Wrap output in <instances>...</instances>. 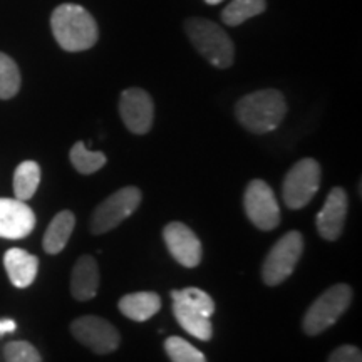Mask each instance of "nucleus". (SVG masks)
Returning a JSON list of instances; mask_svg holds the SVG:
<instances>
[{
    "mask_svg": "<svg viewBox=\"0 0 362 362\" xmlns=\"http://www.w3.org/2000/svg\"><path fill=\"white\" fill-rule=\"evenodd\" d=\"M51 27L57 44L67 52L88 51L99 37L94 17L84 7L76 4L59 6L52 12Z\"/></svg>",
    "mask_w": 362,
    "mask_h": 362,
    "instance_id": "nucleus-1",
    "label": "nucleus"
},
{
    "mask_svg": "<svg viewBox=\"0 0 362 362\" xmlns=\"http://www.w3.org/2000/svg\"><path fill=\"white\" fill-rule=\"evenodd\" d=\"M287 112L284 94L277 89H262L243 96L235 106V115L243 128L255 134L277 129Z\"/></svg>",
    "mask_w": 362,
    "mask_h": 362,
    "instance_id": "nucleus-2",
    "label": "nucleus"
},
{
    "mask_svg": "<svg viewBox=\"0 0 362 362\" xmlns=\"http://www.w3.org/2000/svg\"><path fill=\"white\" fill-rule=\"evenodd\" d=\"M185 30H187L194 49L210 64L218 67V69H226L233 64L235 45L228 34L215 22L194 17V19L185 22Z\"/></svg>",
    "mask_w": 362,
    "mask_h": 362,
    "instance_id": "nucleus-3",
    "label": "nucleus"
},
{
    "mask_svg": "<svg viewBox=\"0 0 362 362\" xmlns=\"http://www.w3.org/2000/svg\"><path fill=\"white\" fill-rule=\"evenodd\" d=\"M352 300V288L347 284L332 285L309 307L304 317V332L307 336H319L324 330L332 327L349 309Z\"/></svg>",
    "mask_w": 362,
    "mask_h": 362,
    "instance_id": "nucleus-4",
    "label": "nucleus"
},
{
    "mask_svg": "<svg viewBox=\"0 0 362 362\" xmlns=\"http://www.w3.org/2000/svg\"><path fill=\"white\" fill-rule=\"evenodd\" d=\"M304 252V238L297 230L285 233L282 238L272 247L262 267V277L270 287L280 285L292 275L298 259Z\"/></svg>",
    "mask_w": 362,
    "mask_h": 362,
    "instance_id": "nucleus-5",
    "label": "nucleus"
},
{
    "mask_svg": "<svg viewBox=\"0 0 362 362\" xmlns=\"http://www.w3.org/2000/svg\"><path fill=\"white\" fill-rule=\"evenodd\" d=\"M320 187V165L312 158L297 161L285 175L282 197L291 210H298L310 203Z\"/></svg>",
    "mask_w": 362,
    "mask_h": 362,
    "instance_id": "nucleus-6",
    "label": "nucleus"
},
{
    "mask_svg": "<svg viewBox=\"0 0 362 362\" xmlns=\"http://www.w3.org/2000/svg\"><path fill=\"white\" fill-rule=\"evenodd\" d=\"M141 203V192L136 187L117 189L94 210L90 230L94 235L111 232L117 225L131 216Z\"/></svg>",
    "mask_w": 362,
    "mask_h": 362,
    "instance_id": "nucleus-7",
    "label": "nucleus"
},
{
    "mask_svg": "<svg viewBox=\"0 0 362 362\" xmlns=\"http://www.w3.org/2000/svg\"><path fill=\"white\" fill-rule=\"evenodd\" d=\"M245 214L257 228L269 232L280 223V208L274 192L265 181L253 180L248 183L243 197Z\"/></svg>",
    "mask_w": 362,
    "mask_h": 362,
    "instance_id": "nucleus-8",
    "label": "nucleus"
},
{
    "mask_svg": "<svg viewBox=\"0 0 362 362\" xmlns=\"http://www.w3.org/2000/svg\"><path fill=\"white\" fill-rule=\"evenodd\" d=\"M74 339L96 354H110L119 347L121 336L117 329L98 315H84L71 324Z\"/></svg>",
    "mask_w": 362,
    "mask_h": 362,
    "instance_id": "nucleus-9",
    "label": "nucleus"
},
{
    "mask_svg": "<svg viewBox=\"0 0 362 362\" xmlns=\"http://www.w3.org/2000/svg\"><path fill=\"white\" fill-rule=\"evenodd\" d=\"M119 115L131 133L146 134L151 129L155 117L153 99L143 89H126L119 99Z\"/></svg>",
    "mask_w": 362,
    "mask_h": 362,
    "instance_id": "nucleus-10",
    "label": "nucleus"
},
{
    "mask_svg": "<svg viewBox=\"0 0 362 362\" xmlns=\"http://www.w3.org/2000/svg\"><path fill=\"white\" fill-rule=\"evenodd\" d=\"M163 238H165L168 252L178 264L187 269H194L202 262V242L185 223L173 221L166 225L163 230Z\"/></svg>",
    "mask_w": 362,
    "mask_h": 362,
    "instance_id": "nucleus-11",
    "label": "nucleus"
},
{
    "mask_svg": "<svg viewBox=\"0 0 362 362\" xmlns=\"http://www.w3.org/2000/svg\"><path fill=\"white\" fill-rule=\"evenodd\" d=\"M35 215L25 202L0 198V237L19 240L34 230Z\"/></svg>",
    "mask_w": 362,
    "mask_h": 362,
    "instance_id": "nucleus-12",
    "label": "nucleus"
},
{
    "mask_svg": "<svg viewBox=\"0 0 362 362\" xmlns=\"http://www.w3.org/2000/svg\"><path fill=\"white\" fill-rule=\"evenodd\" d=\"M347 193L342 188H334L325 198V205L317 215V230L325 240H337L341 237L347 215Z\"/></svg>",
    "mask_w": 362,
    "mask_h": 362,
    "instance_id": "nucleus-13",
    "label": "nucleus"
},
{
    "mask_svg": "<svg viewBox=\"0 0 362 362\" xmlns=\"http://www.w3.org/2000/svg\"><path fill=\"white\" fill-rule=\"evenodd\" d=\"M99 287V267L96 259L83 255L71 274V293L76 300L86 302L96 297Z\"/></svg>",
    "mask_w": 362,
    "mask_h": 362,
    "instance_id": "nucleus-14",
    "label": "nucleus"
},
{
    "mask_svg": "<svg viewBox=\"0 0 362 362\" xmlns=\"http://www.w3.org/2000/svg\"><path fill=\"white\" fill-rule=\"evenodd\" d=\"M4 265H6L12 285L17 288L29 287L37 277L39 259L35 255H30L29 252L22 250V248L7 250L4 255Z\"/></svg>",
    "mask_w": 362,
    "mask_h": 362,
    "instance_id": "nucleus-15",
    "label": "nucleus"
},
{
    "mask_svg": "<svg viewBox=\"0 0 362 362\" xmlns=\"http://www.w3.org/2000/svg\"><path fill=\"white\" fill-rule=\"evenodd\" d=\"M121 314L134 320V322H146L156 312L161 309V298L155 292H136L121 297L119 304Z\"/></svg>",
    "mask_w": 362,
    "mask_h": 362,
    "instance_id": "nucleus-16",
    "label": "nucleus"
},
{
    "mask_svg": "<svg viewBox=\"0 0 362 362\" xmlns=\"http://www.w3.org/2000/svg\"><path fill=\"white\" fill-rule=\"evenodd\" d=\"M74 225H76V216L69 210L61 211V214L54 216L44 233V240H42L44 250L47 252L49 255H57V253L64 250V247L67 245V242H69L72 232H74Z\"/></svg>",
    "mask_w": 362,
    "mask_h": 362,
    "instance_id": "nucleus-17",
    "label": "nucleus"
},
{
    "mask_svg": "<svg viewBox=\"0 0 362 362\" xmlns=\"http://www.w3.org/2000/svg\"><path fill=\"white\" fill-rule=\"evenodd\" d=\"M173 314L178 324L183 327L189 336L200 339V341H210L214 336V327H211L210 317H205L193 309L173 302Z\"/></svg>",
    "mask_w": 362,
    "mask_h": 362,
    "instance_id": "nucleus-18",
    "label": "nucleus"
},
{
    "mask_svg": "<svg viewBox=\"0 0 362 362\" xmlns=\"http://www.w3.org/2000/svg\"><path fill=\"white\" fill-rule=\"evenodd\" d=\"M40 183V168L35 161H24L17 166L13 173V193L21 202H27L34 197Z\"/></svg>",
    "mask_w": 362,
    "mask_h": 362,
    "instance_id": "nucleus-19",
    "label": "nucleus"
},
{
    "mask_svg": "<svg viewBox=\"0 0 362 362\" xmlns=\"http://www.w3.org/2000/svg\"><path fill=\"white\" fill-rule=\"evenodd\" d=\"M265 11V0H232L221 12V21L226 25H240Z\"/></svg>",
    "mask_w": 362,
    "mask_h": 362,
    "instance_id": "nucleus-20",
    "label": "nucleus"
},
{
    "mask_svg": "<svg viewBox=\"0 0 362 362\" xmlns=\"http://www.w3.org/2000/svg\"><path fill=\"white\" fill-rule=\"evenodd\" d=\"M171 298H173V302H178V304L188 307V309H193L194 312L205 317H211L215 312L214 298L208 296L205 291H202V288H180V291L171 292Z\"/></svg>",
    "mask_w": 362,
    "mask_h": 362,
    "instance_id": "nucleus-21",
    "label": "nucleus"
},
{
    "mask_svg": "<svg viewBox=\"0 0 362 362\" xmlns=\"http://www.w3.org/2000/svg\"><path fill=\"white\" fill-rule=\"evenodd\" d=\"M71 163L81 175H93L106 165V156L101 151H90L83 141H78L71 148Z\"/></svg>",
    "mask_w": 362,
    "mask_h": 362,
    "instance_id": "nucleus-22",
    "label": "nucleus"
},
{
    "mask_svg": "<svg viewBox=\"0 0 362 362\" xmlns=\"http://www.w3.org/2000/svg\"><path fill=\"white\" fill-rule=\"evenodd\" d=\"M21 89V71L16 61L0 52V99H12Z\"/></svg>",
    "mask_w": 362,
    "mask_h": 362,
    "instance_id": "nucleus-23",
    "label": "nucleus"
},
{
    "mask_svg": "<svg viewBox=\"0 0 362 362\" xmlns=\"http://www.w3.org/2000/svg\"><path fill=\"white\" fill-rule=\"evenodd\" d=\"M165 351L171 362H206V357L203 356V352L198 351L188 341L176 336L166 339Z\"/></svg>",
    "mask_w": 362,
    "mask_h": 362,
    "instance_id": "nucleus-24",
    "label": "nucleus"
},
{
    "mask_svg": "<svg viewBox=\"0 0 362 362\" xmlns=\"http://www.w3.org/2000/svg\"><path fill=\"white\" fill-rule=\"evenodd\" d=\"M6 362H42L39 351L30 342L12 341L4 347Z\"/></svg>",
    "mask_w": 362,
    "mask_h": 362,
    "instance_id": "nucleus-25",
    "label": "nucleus"
},
{
    "mask_svg": "<svg viewBox=\"0 0 362 362\" xmlns=\"http://www.w3.org/2000/svg\"><path fill=\"white\" fill-rule=\"evenodd\" d=\"M329 362H362V354L354 346H341L330 354Z\"/></svg>",
    "mask_w": 362,
    "mask_h": 362,
    "instance_id": "nucleus-26",
    "label": "nucleus"
},
{
    "mask_svg": "<svg viewBox=\"0 0 362 362\" xmlns=\"http://www.w3.org/2000/svg\"><path fill=\"white\" fill-rule=\"evenodd\" d=\"M17 329V324L12 319H0V336L4 334H11Z\"/></svg>",
    "mask_w": 362,
    "mask_h": 362,
    "instance_id": "nucleus-27",
    "label": "nucleus"
},
{
    "mask_svg": "<svg viewBox=\"0 0 362 362\" xmlns=\"http://www.w3.org/2000/svg\"><path fill=\"white\" fill-rule=\"evenodd\" d=\"M208 6H216V4H220L221 0H205Z\"/></svg>",
    "mask_w": 362,
    "mask_h": 362,
    "instance_id": "nucleus-28",
    "label": "nucleus"
}]
</instances>
